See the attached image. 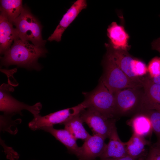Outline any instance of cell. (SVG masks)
Returning <instances> with one entry per match:
<instances>
[{
    "label": "cell",
    "instance_id": "1",
    "mask_svg": "<svg viewBox=\"0 0 160 160\" xmlns=\"http://www.w3.org/2000/svg\"><path fill=\"white\" fill-rule=\"evenodd\" d=\"M47 52L44 47L36 46L18 38L14 40L4 56L1 57V65L7 68L15 65L28 69L39 71L41 67L38 62V59L45 56Z\"/></svg>",
    "mask_w": 160,
    "mask_h": 160
},
{
    "label": "cell",
    "instance_id": "2",
    "mask_svg": "<svg viewBox=\"0 0 160 160\" xmlns=\"http://www.w3.org/2000/svg\"><path fill=\"white\" fill-rule=\"evenodd\" d=\"M104 65V72L100 80L112 94L126 88H143V83L129 77L119 67L108 51Z\"/></svg>",
    "mask_w": 160,
    "mask_h": 160
},
{
    "label": "cell",
    "instance_id": "3",
    "mask_svg": "<svg viewBox=\"0 0 160 160\" xmlns=\"http://www.w3.org/2000/svg\"><path fill=\"white\" fill-rule=\"evenodd\" d=\"M13 25L15 27L19 38L23 41H30L36 46L44 47L46 41L43 40L42 37V26L27 7H24Z\"/></svg>",
    "mask_w": 160,
    "mask_h": 160
},
{
    "label": "cell",
    "instance_id": "4",
    "mask_svg": "<svg viewBox=\"0 0 160 160\" xmlns=\"http://www.w3.org/2000/svg\"><path fill=\"white\" fill-rule=\"evenodd\" d=\"M84 94L85 99L83 102L87 108H92L108 118L116 119L114 95L109 91L100 80L94 90Z\"/></svg>",
    "mask_w": 160,
    "mask_h": 160
},
{
    "label": "cell",
    "instance_id": "5",
    "mask_svg": "<svg viewBox=\"0 0 160 160\" xmlns=\"http://www.w3.org/2000/svg\"><path fill=\"white\" fill-rule=\"evenodd\" d=\"M142 88L125 89L114 94L117 116L135 115L140 111L143 94Z\"/></svg>",
    "mask_w": 160,
    "mask_h": 160
},
{
    "label": "cell",
    "instance_id": "6",
    "mask_svg": "<svg viewBox=\"0 0 160 160\" xmlns=\"http://www.w3.org/2000/svg\"><path fill=\"white\" fill-rule=\"evenodd\" d=\"M14 89L11 85L3 84L0 87V111L4 114L13 116L16 114L22 115L21 111L28 110L33 116L39 114L42 105L37 103L33 105H29L20 102L12 97L10 94Z\"/></svg>",
    "mask_w": 160,
    "mask_h": 160
},
{
    "label": "cell",
    "instance_id": "7",
    "mask_svg": "<svg viewBox=\"0 0 160 160\" xmlns=\"http://www.w3.org/2000/svg\"><path fill=\"white\" fill-rule=\"evenodd\" d=\"M86 108L80 113L83 123L87 124L93 135L100 136L105 139L109 138L116 127V119L108 118L92 108Z\"/></svg>",
    "mask_w": 160,
    "mask_h": 160
},
{
    "label": "cell",
    "instance_id": "8",
    "mask_svg": "<svg viewBox=\"0 0 160 160\" xmlns=\"http://www.w3.org/2000/svg\"><path fill=\"white\" fill-rule=\"evenodd\" d=\"M106 46L116 64L129 77L143 83L144 77L139 78L138 74L142 68L143 62L133 57L127 51L114 49L108 44H106Z\"/></svg>",
    "mask_w": 160,
    "mask_h": 160
},
{
    "label": "cell",
    "instance_id": "9",
    "mask_svg": "<svg viewBox=\"0 0 160 160\" xmlns=\"http://www.w3.org/2000/svg\"><path fill=\"white\" fill-rule=\"evenodd\" d=\"M81 110V106L78 105L44 116L38 114L33 116L34 118L29 123L28 126L31 130L35 131L41 129L45 127L53 126L57 124H63L73 117L79 114Z\"/></svg>",
    "mask_w": 160,
    "mask_h": 160
},
{
    "label": "cell",
    "instance_id": "10",
    "mask_svg": "<svg viewBox=\"0 0 160 160\" xmlns=\"http://www.w3.org/2000/svg\"><path fill=\"white\" fill-rule=\"evenodd\" d=\"M143 88L142 105L139 112L155 110L160 113V85L153 82L148 76L144 77Z\"/></svg>",
    "mask_w": 160,
    "mask_h": 160
},
{
    "label": "cell",
    "instance_id": "11",
    "mask_svg": "<svg viewBox=\"0 0 160 160\" xmlns=\"http://www.w3.org/2000/svg\"><path fill=\"white\" fill-rule=\"evenodd\" d=\"M86 1L78 0L75 2L63 15L61 20L53 33L48 38L52 41H60L62 35L65 30L75 20L78 14L87 7Z\"/></svg>",
    "mask_w": 160,
    "mask_h": 160
},
{
    "label": "cell",
    "instance_id": "12",
    "mask_svg": "<svg viewBox=\"0 0 160 160\" xmlns=\"http://www.w3.org/2000/svg\"><path fill=\"white\" fill-rule=\"evenodd\" d=\"M102 136L93 135L84 141L77 156L79 160H95L104 151L106 144Z\"/></svg>",
    "mask_w": 160,
    "mask_h": 160
},
{
    "label": "cell",
    "instance_id": "13",
    "mask_svg": "<svg viewBox=\"0 0 160 160\" xmlns=\"http://www.w3.org/2000/svg\"><path fill=\"white\" fill-rule=\"evenodd\" d=\"M13 24L4 13L0 15V53L4 55L11 46L12 42L18 38V33Z\"/></svg>",
    "mask_w": 160,
    "mask_h": 160
},
{
    "label": "cell",
    "instance_id": "14",
    "mask_svg": "<svg viewBox=\"0 0 160 160\" xmlns=\"http://www.w3.org/2000/svg\"><path fill=\"white\" fill-rule=\"evenodd\" d=\"M107 31L111 45L113 49L127 51L129 49L128 43L129 36L122 26L113 22L109 26Z\"/></svg>",
    "mask_w": 160,
    "mask_h": 160
},
{
    "label": "cell",
    "instance_id": "15",
    "mask_svg": "<svg viewBox=\"0 0 160 160\" xmlns=\"http://www.w3.org/2000/svg\"><path fill=\"white\" fill-rule=\"evenodd\" d=\"M108 138L109 141L99 157L100 159L120 158L128 155L125 143L120 140L116 127L113 129Z\"/></svg>",
    "mask_w": 160,
    "mask_h": 160
},
{
    "label": "cell",
    "instance_id": "16",
    "mask_svg": "<svg viewBox=\"0 0 160 160\" xmlns=\"http://www.w3.org/2000/svg\"><path fill=\"white\" fill-rule=\"evenodd\" d=\"M41 130L49 133L63 144L67 148L69 153L77 156L80 147L77 144L76 140L67 130L65 129H55L53 126L45 127Z\"/></svg>",
    "mask_w": 160,
    "mask_h": 160
},
{
    "label": "cell",
    "instance_id": "17",
    "mask_svg": "<svg viewBox=\"0 0 160 160\" xmlns=\"http://www.w3.org/2000/svg\"><path fill=\"white\" fill-rule=\"evenodd\" d=\"M127 123L131 127L133 133L145 138L150 135L153 131L150 118L142 112L134 115Z\"/></svg>",
    "mask_w": 160,
    "mask_h": 160
},
{
    "label": "cell",
    "instance_id": "18",
    "mask_svg": "<svg viewBox=\"0 0 160 160\" xmlns=\"http://www.w3.org/2000/svg\"><path fill=\"white\" fill-rule=\"evenodd\" d=\"M124 143L128 155L136 159L144 154L145 146L150 144L145 138L133 133L129 140Z\"/></svg>",
    "mask_w": 160,
    "mask_h": 160
},
{
    "label": "cell",
    "instance_id": "19",
    "mask_svg": "<svg viewBox=\"0 0 160 160\" xmlns=\"http://www.w3.org/2000/svg\"><path fill=\"white\" fill-rule=\"evenodd\" d=\"M80 113L75 116L63 124L64 129L68 131L76 139L85 141L91 135L86 130Z\"/></svg>",
    "mask_w": 160,
    "mask_h": 160
},
{
    "label": "cell",
    "instance_id": "20",
    "mask_svg": "<svg viewBox=\"0 0 160 160\" xmlns=\"http://www.w3.org/2000/svg\"><path fill=\"white\" fill-rule=\"evenodd\" d=\"M23 7L21 0H0V12L13 24L21 14Z\"/></svg>",
    "mask_w": 160,
    "mask_h": 160
},
{
    "label": "cell",
    "instance_id": "21",
    "mask_svg": "<svg viewBox=\"0 0 160 160\" xmlns=\"http://www.w3.org/2000/svg\"><path fill=\"white\" fill-rule=\"evenodd\" d=\"M147 115L151 121L153 131L156 135L157 141L154 145H160V113L155 110H143L139 112Z\"/></svg>",
    "mask_w": 160,
    "mask_h": 160
},
{
    "label": "cell",
    "instance_id": "22",
    "mask_svg": "<svg viewBox=\"0 0 160 160\" xmlns=\"http://www.w3.org/2000/svg\"><path fill=\"white\" fill-rule=\"evenodd\" d=\"M148 67V77L150 78L156 77L160 74V57H156L149 63Z\"/></svg>",
    "mask_w": 160,
    "mask_h": 160
},
{
    "label": "cell",
    "instance_id": "23",
    "mask_svg": "<svg viewBox=\"0 0 160 160\" xmlns=\"http://www.w3.org/2000/svg\"><path fill=\"white\" fill-rule=\"evenodd\" d=\"M149 153L151 155L155 160H160V151L155 147L151 146Z\"/></svg>",
    "mask_w": 160,
    "mask_h": 160
},
{
    "label": "cell",
    "instance_id": "24",
    "mask_svg": "<svg viewBox=\"0 0 160 160\" xmlns=\"http://www.w3.org/2000/svg\"><path fill=\"white\" fill-rule=\"evenodd\" d=\"M151 46L153 49L157 50L160 53V38L153 41Z\"/></svg>",
    "mask_w": 160,
    "mask_h": 160
},
{
    "label": "cell",
    "instance_id": "25",
    "mask_svg": "<svg viewBox=\"0 0 160 160\" xmlns=\"http://www.w3.org/2000/svg\"><path fill=\"white\" fill-rule=\"evenodd\" d=\"M136 159L132 157L127 155L124 157L117 158H108L100 159V160H136Z\"/></svg>",
    "mask_w": 160,
    "mask_h": 160
},
{
    "label": "cell",
    "instance_id": "26",
    "mask_svg": "<svg viewBox=\"0 0 160 160\" xmlns=\"http://www.w3.org/2000/svg\"><path fill=\"white\" fill-rule=\"evenodd\" d=\"M149 78L154 83L160 85V74L156 77Z\"/></svg>",
    "mask_w": 160,
    "mask_h": 160
},
{
    "label": "cell",
    "instance_id": "27",
    "mask_svg": "<svg viewBox=\"0 0 160 160\" xmlns=\"http://www.w3.org/2000/svg\"><path fill=\"white\" fill-rule=\"evenodd\" d=\"M144 160H155L153 157L148 153L147 157Z\"/></svg>",
    "mask_w": 160,
    "mask_h": 160
},
{
    "label": "cell",
    "instance_id": "28",
    "mask_svg": "<svg viewBox=\"0 0 160 160\" xmlns=\"http://www.w3.org/2000/svg\"><path fill=\"white\" fill-rule=\"evenodd\" d=\"M152 146L160 151V145H157L153 144Z\"/></svg>",
    "mask_w": 160,
    "mask_h": 160
}]
</instances>
